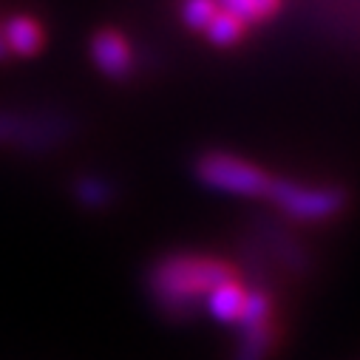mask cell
Segmentation results:
<instances>
[{
	"instance_id": "obj_1",
	"label": "cell",
	"mask_w": 360,
	"mask_h": 360,
	"mask_svg": "<svg viewBox=\"0 0 360 360\" xmlns=\"http://www.w3.org/2000/svg\"><path fill=\"white\" fill-rule=\"evenodd\" d=\"M238 269L210 252H167L148 269V292L159 312L185 321L202 312L207 292Z\"/></svg>"
},
{
	"instance_id": "obj_5",
	"label": "cell",
	"mask_w": 360,
	"mask_h": 360,
	"mask_svg": "<svg viewBox=\"0 0 360 360\" xmlns=\"http://www.w3.org/2000/svg\"><path fill=\"white\" fill-rule=\"evenodd\" d=\"M88 54H91L94 68L105 79L125 82L136 71V51L120 29H111V26L97 29L91 34V40H88Z\"/></svg>"
},
{
	"instance_id": "obj_12",
	"label": "cell",
	"mask_w": 360,
	"mask_h": 360,
	"mask_svg": "<svg viewBox=\"0 0 360 360\" xmlns=\"http://www.w3.org/2000/svg\"><path fill=\"white\" fill-rule=\"evenodd\" d=\"M216 6L233 18H238L244 26H252V23H261V15L258 9L252 6V0H216Z\"/></svg>"
},
{
	"instance_id": "obj_11",
	"label": "cell",
	"mask_w": 360,
	"mask_h": 360,
	"mask_svg": "<svg viewBox=\"0 0 360 360\" xmlns=\"http://www.w3.org/2000/svg\"><path fill=\"white\" fill-rule=\"evenodd\" d=\"M219 12L216 0H182V9H179V18L191 32H205V26L210 23V18Z\"/></svg>"
},
{
	"instance_id": "obj_7",
	"label": "cell",
	"mask_w": 360,
	"mask_h": 360,
	"mask_svg": "<svg viewBox=\"0 0 360 360\" xmlns=\"http://www.w3.org/2000/svg\"><path fill=\"white\" fill-rule=\"evenodd\" d=\"M247 284L241 281V276H230L221 284H216L207 298H205V312L221 323V326H238L241 312H244V301H247Z\"/></svg>"
},
{
	"instance_id": "obj_9",
	"label": "cell",
	"mask_w": 360,
	"mask_h": 360,
	"mask_svg": "<svg viewBox=\"0 0 360 360\" xmlns=\"http://www.w3.org/2000/svg\"><path fill=\"white\" fill-rule=\"evenodd\" d=\"M276 338H278L276 318L266 323H255V326H241L233 360H269Z\"/></svg>"
},
{
	"instance_id": "obj_8",
	"label": "cell",
	"mask_w": 360,
	"mask_h": 360,
	"mask_svg": "<svg viewBox=\"0 0 360 360\" xmlns=\"http://www.w3.org/2000/svg\"><path fill=\"white\" fill-rule=\"evenodd\" d=\"M71 196L85 210H108L117 202V188L103 173H82L74 179Z\"/></svg>"
},
{
	"instance_id": "obj_14",
	"label": "cell",
	"mask_w": 360,
	"mask_h": 360,
	"mask_svg": "<svg viewBox=\"0 0 360 360\" xmlns=\"http://www.w3.org/2000/svg\"><path fill=\"white\" fill-rule=\"evenodd\" d=\"M9 60V51H6V43H4V34H0V63Z\"/></svg>"
},
{
	"instance_id": "obj_13",
	"label": "cell",
	"mask_w": 360,
	"mask_h": 360,
	"mask_svg": "<svg viewBox=\"0 0 360 360\" xmlns=\"http://www.w3.org/2000/svg\"><path fill=\"white\" fill-rule=\"evenodd\" d=\"M252 6L258 9L261 20H266V18H273L281 9V0H252Z\"/></svg>"
},
{
	"instance_id": "obj_4",
	"label": "cell",
	"mask_w": 360,
	"mask_h": 360,
	"mask_svg": "<svg viewBox=\"0 0 360 360\" xmlns=\"http://www.w3.org/2000/svg\"><path fill=\"white\" fill-rule=\"evenodd\" d=\"M74 131V122L60 111H0V145L26 153L60 148Z\"/></svg>"
},
{
	"instance_id": "obj_3",
	"label": "cell",
	"mask_w": 360,
	"mask_h": 360,
	"mask_svg": "<svg viewBox=\"0 0 360 360\" xmlns=\"http://www.w3.org/2000/svg\"><path fill=\"white\" fill-rule=\"evenodd\" d=\"M284 219L290 221H332L338 219L346 205L349 196L340 188H329V185H304L295 179H281L273 176V185H269L266 199Z\"/></svg>"
},
{
	"instance_id": "obj_10",
	"label": "cell",
	"mask_w": 360,
	"mask_h": 360,
	"mask_svg": "<svg viewBox=\"0 0 360 360\" xmlns=\"http://www.w3.org/2000/svg\"><path fill=\"white\" fill-rule=\"evenodd\" d=\"M202 34H205L207 43L216 46V49H233V46H238V43L244 40L247 26H244L238 18H233V15H227V12L219 9V12L210 18V23L205 26Z\"/></svg>"
},
{
	"instance_id": "obj_6",
	"label": "cell",
	"mask_w": 360,
	"mask_h": 360,
	"mask_svg": "<svg viewBox=\"0 0 360 360\" xmlns=\"http://www.w3.org/2000/svg\"><path fill=\"white\" fill-rule=\"evenodd\" d=\"M0 34H4L9 57H37L46 46V26L26 12L9 15L0 23Z\"/></svg>"
},
{
	"instance_id": "obj_2",
	"label": "cell",
	"mask_w": 360,
	"mask_h": 360,
	"mask_svg": "<svg viewBox=\"0 0 360 360\" xmlns=\"http://www.w3.org/2000/svg\"><path fill=\"white\" fill-rule=\"evenodd\" d=\"M193 176L207 191L238 199H266L269 185H273L269 170L227 150H205L193 162Z\"/></svg>"
}]
</instances>
